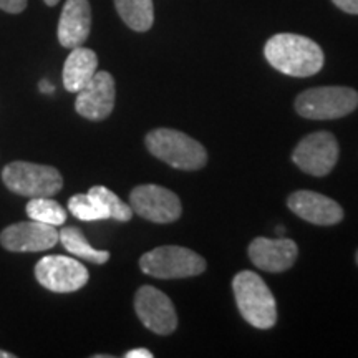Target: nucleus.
<instances>
[{"instance_id": "obj_1", "label": "nucleus", "mask_w": 358, "mask_h": 358, "mask_svg": "<svg viewBox=\"0 0 358 358\" xmlns=\"http://www.w3.org/2000/svg\"><path fill=\"white\" fill-rule=\"evenodd\" d=\"M264 55L280 73L301 78L319 73L325 62L319 45L297 34H277L268 38Z\"/></svg>"}, {"instance_id": "obj_2", "label": "nucleus", "mask_w": 358, "mask_h": 358, "mask_svg": "<svg viewBox=\"0 0 358 358\" xmlns=\"http://www.w3.org/2000/svg\"><path fill=\"white\" fill-rule=\"evenodd\" d=\"M232 290L244 320L256 329H272L277 322V303L271 289L256 272L243 271L232 280Z\"/></svg>"}, {"instance_id": "obj_3", "label": "nucleus", "mask_w": 358, "mask_h": 358, "mask_svg": "<svg viewBox=\"0 0 358 358\" xmlns=\"http://www.w3.org/2000/svg\"><path fill=\"white\" fill-rule=\"evenodd\" d=\"M146 148L150 153L176 169L196 171L208 161L204 146L194 138L169 128H158L148 133Z\"/></svg>"}, {"instance_id": "obj_4", "label": "nucleus", "mask_w": 358, "mask_h": 358, "mask_svg": "<svg viewBox=\"0 0 358 358\" xmlns=\"http://www.w3.org/2000/svg\"><path fill=\"white\" fill-rule=\"evenodd\" d=\"M2 179L12 192L27 198H52L64 187V178L58 169L27 161L8 163L2 171Z\"/></svg>"}, {"instance_id": "obj_5", "label": "nucleus", "mask_w": 358, "mask_h": 358, "mask_svg": "<svg viewBox=\"0 0 358 358\" xmlns=\"http://www.w3.org/2000/svg\"><path fill=\"white\" fill-rule=\"evenodd\" d=\"M140 267L156 279H186L203 274L206 261L194 250L179 245H161L143 254Z\"/></svg>"}, {"instance_id": "obj_6", "label": "nucleus", "mask_w": 358, "mask_h": 358, "mask_svg": "<svg viewBox=\"0 0 358 358\" xmlns=\"http://www.w3.org/2000/svg\"><path fill=\"white\" fill-rule=\"evenodd\" d=\"M358 106V93L348 87H319L301 93L295 100L297 113L308 120H337Z\"/></svg>"}, {"instance_id": "obj_7", "label": "nucleus", "mask_w": 358, "mask_h": 358, "mask_svg": "<svg viewBox=\"0 0 358 358\" xmlns=\"http://www.w3.org/2000/svg\"><path fill=\"white\" fill-rule=\"evenodd\" d=\"M38 284L55 294L80 290L88 282V271L77 259L66 256H45L35 266Z\"/></svg>"}, {"instance_id": "obj_8", "label": "nucleus", "mask_w": 358, "mask_h": 358, "mask_svg": "<svg viewBox=\"0 0 358 358\" xmlns=\"http://www.w3.org/2000/svg\"><path fill=\"white\" fill-rule=\"evenodd\" d=\"M294 163L310 176H327L338 161V143L329 131L308 134L292 153Z\"/></svg>"}, {"instance_id": "obj_9", "label": "nucleus", "mask_w": 358, "mask_h": 358, "mask_svg": "<svg viewBox=\"0 0 358 358\" xmlns=\"http://www.w3.org/2000/svg\"><path fill=\"white\" fill-rule=\"evenodd\" d=\"M133 213L151 222L168 224L181 217V201L173 191L163 186L143 185L134 187L129 194Z\"/></svg>"}, {"instance_id": "obj_10", "label": "nucleus", "mask_w": 358, "mask_h": 358, "mask_svg": "<svg viewBox=\"0 0 358 358\" xmlns=\"http://www.w3.org/2000/svg\"><path fill=\"white\" fill-rule=\"evenodd\" d=\"M134 310L141 324L158 335H169L176 330L178 315L171 299L161 290L143 285L134 295Z\"/></svg>"}, {"instance_id": "obj_11", "label": "nucleus", "mask_w": 358, "mask_h": 358, "mask_svg": "<svg viewBox=\"0 0 358 358\" xmlns=\"http://www.w3.org/2000/svg\"><path fill=\"white\" fill-rule=\"evenodd\" d=\"M60 241L55 226L38 221L12 224L0 232V244L12 252H40L52 249Z\"/></svg>"}, {"instance_id": "obj_12", "label": "nucleus", "mask_w": 358, "mask_h": 358, "mask_svg": "<svg viewBox=\"0 0 358 358\" xmlns=\"http://www.w3.org/2000/svg\"><path fill=\"white\" fill-rule=\"evenodd\" d=\"M115 80L108 71H96L93 78L77 93L75 110L83 118L101 122L108 118L115 108Z\"/></svg>"}, {"instance_id": "obj_13", "label": "nucleus", "mask_w": 358, "mask_h": 358, "mask_svg": "<svg viewBox=\"0 0 358 358\" xmlns=\"http://www.w3.org/2000/svg\"><path fill=\"white\" fill-rule=\"evenodd\" d=\"M287 206L295 216L310 224H317V226H334L343 219L342 206L320 192H294L290 194Z\"/></svg>"}, {"instance_id": "obj_14", "label": "nucleus", "mask_w": 358, "mask_h": 358, "mask_svg": "<svg viewBox=\"0 0 358 358\" xmlns=\"http://www.w3.org/2000/svg\"><path fill=\"white\" fill-rule=\"evenodd\" d=\"M299 249L294 241L279 237H257L249 245V257L254 266L267 272H284L294 266Z\"/></svg>"}, {"instance_id": "obj_15", "label": "nucleus", "mask_w": 358, "mask_h": 358, "mask_svg": "<svg viewBox=\"0 0 358 358\" xmlns=\"http://www.w3.org/2000/svg\"><path fill=\"white\" fill-rule=\"evenodd\" d=\"M92 30V7L88 0H66L58 22V42L65 48L82 47Z\"/></svg>"}, {"instance_id": "obj_16", "label": "nucleus", "mask_w": 358, "mask_h": 358, "mask_svg": "<svg viewBox=\"0 0 358 358\" xmlns=\"http://www.w3.org/2000/svg\"><path fill=\"white\" fill-rule=\"evenodd\" d=\"M98 69L96 53L90 48L77 47L71 48L70 55L66 57L64 65V85L70 93H78Z\"/></svg>"}, {"instance_id": "obj_17", "label": "nucleus", "mask_w": 358, "mask_h": 358, "mask_svg": "<svg viewBox=\"0 0 358 358\" xmlns=\"http://www.w3.org/2000/svg\"><path fill=\"white\" fill-rule=\"evenodd\" d=\"M115 7L124 24L134 32H146L153 27V0H115Z\"/></svg>"}, {"instance_id": "obj_18", "label": "nucleus", "mask_w": 358, "mask_h": 358, "mask_svg": "<svg viewBox=\"0 0 358 358\" xmlns=\"http://www.w3.org/2000/svg\"><path fill=\"white\" fill-rule=\"evenodd\" d=\"M58 234H60L62 245L69 250L71 256L85 259V261L93 262V264L108 262L110 259L108 250H98L93 248L78 227H73V226L64 227L62 231H58Z\"/></svg>"}, {"instance_id": "obj_19", "label": "nucleus", "mask_w": 358, "mask_h": 358, "mask_svg": "<svg viewBox=\"0 0 358 358\" xmlns=\"http://www.w3.org/2000/svg\"><path fill=\"white\" fill-rule=\"evenodd\" d=\"M27 216L32 221H38L50 226H62L66 221L64 206L52 198H30L25 208Z\"/></svg>"}, {"instance_id": "obj_20", "label": "nucleus", "mask_w": 358, "mask_h": 358, "mask_svg": "<svg viewBox=\"0 0 358 358\" xmlns=\"http://www.w3.org/2000/svg\"><path fill=\"white\" fill-rule=\"evenodd\" d=\"M69 209L80 221H103V219H110L103 204L90 192L71 196L69 201Z\"/></svg>"}, {"instance_id": "obj_21", "label": "nucleus", "mask_w": 358, "mask_h": 358, "mask_svg": "<svg viewBox=\"0 0 358 358\" xmlns=\"http://www.w3.org/2000/svg\"><path fill=\"white\" fill-rule=\"evenodd\" d=\"M90 194H93L95 198L103 204V208L106 209L110 219H116V221L127 222L133 217V209L131 206L124 204L118 196L115 194L113 191H110L108 187L105 186H93L92 189L88 191Z\"/></svg>"}, {"instance_id": "obj_22", "label": "nucleus", "mask_w": 358, "mask_h": 358, "mask_svg": "<svg viewBox=\"0 0 358 358\" xmlns=\"http://www.w3.org/2000/svg\"><path fill=\"white\" fill-rule=\"evenodd\" d=\"M27 7V0H0V8L8 13H20Z\"/></svg>"}, {"instance_id": "obj_23", "label": "nucleus", "mask_w": 358, "mask_h": 358, "mask_svg": "<svg viewBox=\"0 0 358 358\" xmlns=\"http://www.w3.org/2000/svg\"><path fill=\"white\" fill-rule=\"evenodd\" d=\"M340 10L352 13V15H358V0H332Z\"/></svg>"}, {"instance_id": "obj_24", "label": "nucleus", "mask_w": 358, "mask_h": 358, "mask_svg": "<svg viewBox=\"0 0 358 358\" xmlns=\"http://www.w3.org/2000/svg\"><path fill=\"white\" fill-rule=\"evenodd\" d=\"M127 358H153V353L146 348H134V350H129L127 355Z\"/></svg>"}, {"instance_id": "obj_25", "label": "nucleus", "mask_w": 358, "mask_h": 358, "mask_svg": "<svg viewBox=\"0 0 358 358\" xmlns=\"http://www.w3.org/2000/svg\"><path fill=\"white\" fill-rule=\"evenodd\" d=\"M40 92L47 93V95H52V93L55 92V87H53L48 80H42V82H40Z\"/></svg>"}, {"instance_id": "obj_26", "label": "nucleus", "mask_w": 358, "mask_h": 358, "mask_svg": "<svg viewBox=\"0 0 358 358\" xmlns=\"http://www.w3.org/2000/svg\"><path fill=\"white\" fill-rule=\"evenodd\" d=\"M0 358H15V355H12V353H8L6 350H0Z\"/></svg>"}, {"instance_id": "obj_27", "label": "nucleus", "mask_w": 358, "mask_h": 358, "mask_svg": "<svg viewBox=\"0 0 358 358\" xmlns=\"http://www.w3.org/2000/svg\"><path fill=\"white\" fill-rule=\"evenodd\" d=\"M43 2H45V3H47V6H48V7H53V6H57V3H58V2H60V0H43Z\"/></svg>"}, {"instance_id": "obj_28", "label": "nucleus", "mask_w": 358, "mask_h": 358, "mask_svg": "<svg viewBox=\"0 0 358 358\" xmlns=\"http://www.w3.org/2000/svg\"><path fill=\"white\" fill-rule=\"evenodd\" d=\"M284 232H285V229H284V226H279V227H277V234H279L280 237H282V236H284Z\"/></svg>"}, {"instance_id": "obj_29", "label": "nucleus", "mask_w": 358, "mask_h": 358, "mask_svg": "<svg viewBox=\"0 0 358 358\" xmlns=\"http://www.w3.org/2000/svg\"><path fill=\"white\" fill-rule=\"evenodd\" d=\"M357 264H358V252H357Z\"/></svg>"}]
</instances>
